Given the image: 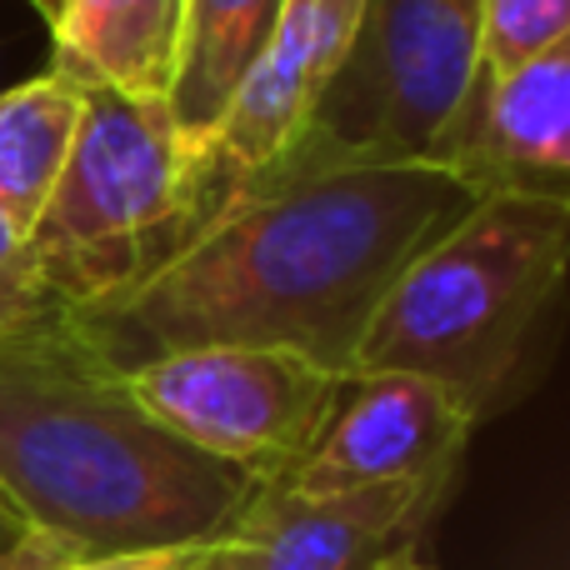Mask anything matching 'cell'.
<instances>
[{
    "mask_svg": "<svg viewBox=\"0 0 570 570\" xmlns=\"http://www.w3.org/2000/svg\"><path fill=\"white\" fill-rule=\"evenodd\" d=\"M475 200L435 160L271 170L230 190L156 276L66 321L110 371L186 345H281L351 375L395 276Z\"/></svg>",
    "mask_w": 570,
    "mask_h": 570,
    "instance_id": "obj_1",
    "label": "cell"
},
{
    "mask_svg": "<svg viewBox=\"0 0 570 570\" xmlns=\"http://www.w3.org/2000/svg\"><path fill=\"white\" fill-rule=\"evenodd\" d=\"M256 491V471L150 421L66 311L0 331V495L50 561L216 541Z\"/></svg>",
    "mask_w": 570,
    "mask_h": 570,
    "instance_id": "obj_2",
    "label": "cell"
},
{
    "mask_svg": "<svg viewBox=\"0 0 570 570\" xmlns=\"http://www.w3.org/2000/svg\"><path fill=\"white\" fill-rule=\"evenodd\" d=\"M226 196L210 140L170 100L86 90L66 170L20 240V281L50 311L110 301L156 276Z\"/></svg>",
    "mask_w": 570,
    "mask_h": 570,
    "instance_id": "obj_3",
    "label": "cell"
},
{
    "mask_svg": "<svg viewBox=\"0 0 570 570\" xmlns=\"http://www.w3.org/2000/svg\"><path fill=\"white\" fill-rule=\"evenodd\" d=\"M570 196H481L375 305L351 371H411L491 415L566 276Z\"/></svg>",
    "mask_w": 570,
    "mask_h": 570,
    "instance_id": "obj_4",
    "label": "cell"
},
{
    "mask_svg": "<svg viewBox=\"0 0 570 570\" xmlns=\"http://www.w3.org/2000/svg\"><path fill=\"white\" fill-rule=\"evenodd\" d=\"M475 66V0H365L341 76L271 170L425 160Z\"/></svg>",
    "mask_w": 570,
    "mask_h": 570,
    "instance_id": "obj_5",
    "label": "cell"
},
{
    "mask_svg": "<svg viewBox=\"0 0 570 570\" xmlns=\"http://www.w3.org/2000/svg\"><path fill=\"white\" fill-rule=\"evenodd\" d=\"M120 381L176 441L276 481L311 451L345 375L281 345H186L130 365Z\"/></svg>",
    "mask_w": 570,
    "mask_h": 570,
    "instance_id": "obj_6",
    "label": "cell"
},
{
    "mask_svg": "<svg viewBox=\"0 0 570 570\" xmlns=\"http://www.w3.org/2000/svg\"><path fill=\"white\" fill-rule=\"evenodd\" d=\"M481 411L461 391L411 371H351L311 451L276 475L301 495L455 475Z\"/></svg>",
    "mask_w": 570,
    "mask_h": 570,
    "instance_id": "obj_7",
    "label": "cell"
},
{
    "mask_svg": "<svg viewBox=\"0 0 570 570\" xmlns=\"http://www.w3.org/2000/svg\"><path fill=\"white\" fill-rule=\"evenodd\" d=\"M455 475L371 485L341 495H301L281 481L240 505L210 541L206 570H371L395 551H415L421 531L451 501Z\"/></svg>",
    "mask_w": 570,
    "mask_h": 570,
    "instance_id": "obj_8",
    "label": "cell"
},
{
    "mask_svg": "<svg viewBox=\"0 0 570 570\" xmlns=\"http://www.w3.org/2000/svg\"><path fill=\"white\" fill-rule=\"evenodd\" d=\"M475 196H566L570 186V40L511 70L475 66L431 156Z\"/></svg>",
    "mask_w": 570,
    "mask_h": 570,
    "instance_id": "obj_9",
    "label": "cell"
},
{
    "mask_svg": "<svg viewBox=\"0 0 570 570\" xmlns=\"http://www.w3.org/2000/svg\"><path fill=\"white\" fill-rule=\"evenodd\" d=\"M361 6L365 0H285L256 66L246 70L216 130L206 136L210 166L226 180V190L266 176L301 140L315 100L325 96V86L341 76L351 56Z\"/></svg>",
    "mask_w": 570,
    "mask_h": 570,
    "instance_id": "obj_10",
    "label": "cell"
},
{
    "mask_svg": "<svg viewBox=\"0 0 570 570\" xmlns=\"http://www.w3.org/2000/svg\"><path fill=\"white\" fill-rule=\"evenodd\" d=\"M50 70L80 90L170 100L186 36V0H60Z\"/></svg>",
    "mask_w": 570,
    "mask_h": 570,
    "instance_id": "obj_11",
    "label": "cell"
},
{
    "mask_svg": "<svg viewBox=\"0 0 570 570\" xmlns=\"http://www.w3.org/2000/svg\"><path fill=\"white\" fill-rule=\"evenodd\" d=\"M80 100L86 90L56 70L0 90V220L20 240L66 170L80 130Z\"/></svg>",
    "mask_w": 570,
    "mask_h": 570,
    "instance_id": "obj_12",
    "label": "cell"
},
{
    "mask_svg": "<svg viewBox=\"0 0 570 570\" xmlns=\"http://www.w3.org/2000/svg\"><path fill=\"white\" fill-rule=\"evenodd\" d=\"M285 0H186L180 70L170 86V116L190 136H210L236 86L256 66Z\"/></svg>",
    "mask_w": 570,
    "mask_h": 570,
    "instance_id": "obj_13",
    "label": "cell"
},
{
    "mask_svg": "<svg viewBox=\"0 0 570 570\" xmlns=\"http://www.w3.org/2000/svg\"><path fill=\"white\" fill-rule=\"evenodd\" d=\"M570 40V0H475V56L511 70Z\"/></svg>",
    "mask_w": 570,
    "mask_h": 570,
    "instance_id": "obj_14",
    "label": "cell"
},
{
    "mask_svg": "<svg viewBox=\"0 0 570 570\" xmlns=\"http://www.w3.org/2000/svg\"><path fill=\"white\" fill-rule=\"evenodd\" d=\"M210 541L196 546H166V551H126V556H96V561H60L46 570H206Z\"/></svg>",
    "mask_w": 570,
    "mask_h": 570,
    "instance_id": "obj_15",
    "label": "cell"
},
{
    "mask_svg": "<svg viewBox=\"0 0 570 570\" xmlns=\"http://www.w3.org/2000/svg\"><path fill=\"white\" fill-rule=\"evenodd\" d=\"M40 311V301L26 291V281H20V236L0 220V331L6 325H16L20 315Z\"/></svg>",
    "mask_w": 570,
    "mask_h": 570,
    "instance_id": "obj_16",
    "label": "cell"
},
{
    "mask_svg": "<svg viewBox=\"0 0 570 570\" xmlns=\"http://www.w3.org/2000/svg\"><path fill=\"white\" fill-rule=\"evenodd\" d=\"M46 566H60V561H50V551L26 531V521L0 495V570H46Z\"/></svg>",
    "mask_w": 570,
    "mask_h": 570,
    "instance_id": "obj_17",
    "label": "cell"
},
{
    "mask_svg": "<svg viewBox=\"0 0 570 570\" xmlns=\"http://www.w3.org/2000/svg\"><path fill=\"white\" fill-rule=\"evenodd\" d=\"M371 570H435V566L421 561L415 551H395V556H385V561H375Z\"/></svg>",
    "mask_w": 570,
    "mask_h": 570,
    "instance_id": "obj_18",
    "label": "cell"
},
{
    "mask_svg": "<svg viewBox=\"0 0 570 570\" xmlns=\"http://www.w3.org/2000/svg\"><path fill=\"white\" fill-rule=\"evenodd\" d=\"M30 6H36V10H40V20L50 26V20H56V10H60V0H30Z\"/></svg>",
    "mask_w": 570,
    "mask_h": 570,
    "instance_id": "obj_19",
    "label": "cell"
}]
</instances>
